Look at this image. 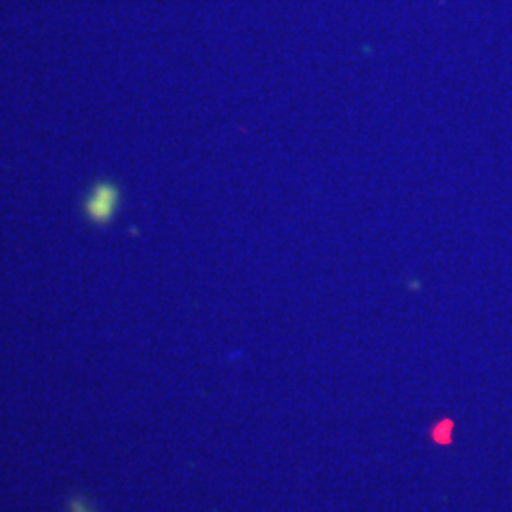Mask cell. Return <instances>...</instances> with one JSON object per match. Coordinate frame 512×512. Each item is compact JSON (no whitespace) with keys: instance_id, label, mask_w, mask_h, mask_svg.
Listing matches in <instances>:
<instances>
[{"instance_id":"obj_1","label":"cell","mask_w":512,"mask_h":512,"mask_svg":"<svg viewBox=\"0 0 512 512\" xmlns=\"http://www.w3.org/2000/svg\"><path fill=\"white\" fill-rule=\"evenodd\" d=\"M114 203H116V194L112 190H107L105 198H101V200L93 198L90 202V211H92L93 217H97V219H107L110 211L114 209Z\"/></svg>"}]
</instances>
